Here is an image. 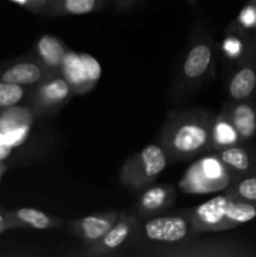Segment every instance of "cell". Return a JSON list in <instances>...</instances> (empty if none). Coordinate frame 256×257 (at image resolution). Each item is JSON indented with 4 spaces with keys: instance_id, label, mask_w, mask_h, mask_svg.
I'll list each match as a JSON object with an SVG mask.
<instances>
[{
    "instance_id": "cell-7",
    "label": "cell",
    "mask_w": 256,
    "mask_h": 257,
    "mask_svg": "<svg viewBox=\"0 0 256 257\" xmlns=\"http://www.w3.org/2000/svg\"><path fill=\"white\" fill-rule=\"evenodd\" d=\"M230 201L231 198L222 193L190 210L192 232L197 235V233L218 232V231L233 228L228 216Z\"/></svg>"
},
{
    "instance_id": "cell-6",
    "label": "cell",
    "mask_w": 256,
    "mask_h": 257,
    "mask_svg": "<svg viewBox=\"0 0 256 257\" xmlns=\"http://www.w3.org/2000/svg\"><path fill=\"white\" fill-rule=\"evenodd\" d=\"M73 95L72 88L65 78L60 73H52L37 84L30 108L35 114H54L69 102Z\"/></svg>"
},
{
    "instance_id": "cell-27",
    "label": "cell",
    "mask_w": 256,
    "mask_h": 257,
    "mask_svg": "<svg viewBox=\"0 0 256 257\" xmlns=\"http://www.w3.org/2000/svg\"><path fill=\"white\" fill-rule=\"evenodd\" d=\"M12 2L17 3V4L22 5V7L28 8V9L33 10L35 13L44 14L49 0H12Z\"/></svg>"
},
{
    "instance_id": "cell-21",
    "label": "cell",
    "mask_w": 256,
    "mask_h": 257,
    "mask_svg": "<svg viewBox=\"0 0 256 257\" xmlns=\"http://www.w3.org/2000/svg\"><path fill=\"white\" fill-rule=\"evenodd\" d=\"M227 34L221 40V54L231 62H245L250 58V45H247L245 38L240 34V30L227 29Z\"/></svg>"
},
{
    "instance_id": "cell-17",
    "label": "cell",
    "mask_w": 256,
    "mask_h": 257,
    "mask_svg": "<svg viewBox=\"0 0 256 257\" xmlns=\"http://www.w3.org/2000/svg\"><path fill=\"white\" fill-rule=\"evenodd\" d=\"M52 73L48 72L38 60L20 62L8 68L2 75L3 82L19 85H34L42 82Z\"/></svg>"
},
{
    "instance_id": "cell-19",
    "label": "cell",
    "mask_w": 256,
    "mask_h": 257,
    "mask_svg": "<svg viewBox=\"0 0 256 257\" xmlns=\"http://www.w3.org/2000/svg\"><path fill=\"white\" fill-rule=\"evenodd\" d=\"M241 138L232 122L228 119L226 113L221 110L220 114L215 115L211 127V146L212 150L221 151L232 146L240 145Z\"/></svg>"
},
{
    "instance_id": "cell-9",
    "label": "cell",
    "mask_w": 256,
    "mask_h": 257,
    "mask_svg": "<svg viewBox=\"0 0 256 257\" xmlns=\"http://www.w3.org/2000/svg\"><path fill=\"white\" fill-rule=\"evenodd\" d=\"M140 221L137 216L127 212H120L117 222L110 230L93 245L83 247V255L85 256H108L117 252L123 246L128 245L130 241L136 238Z\"/></svg>"
},
{
    "instance_id": "cell-23",
    "label": "cell",
    "mask_w": 256,
    "mask_h": 257,
    "mask_svg": "<svg viewBox=\"0 0 256 257\" xmlns=\"http://www.w3.org/2000/svg\"><path fill=\"white\" fill-rule=\"evenodd\" d=\"M223 193L233 200L246 201L256 205V173L240 177L226 188Z\"/></svg>"
},
{
    "instance_id": "cell-3",
    "label": "cell",
    "mask_w": 256,
    "mask_h": 257,
    "mask_svg": "<svg viewBox=\"0 0 256 257\" xmlns=\"http://www.w3.org/2000/svg\"><path fill=\"white\" fill-rule=\"evenodd\" d=\"M238 180L218 155L196 160L181 177L178 188L187 195H208L225 191Z\"/></svg>"
},
{
    "instance_id": "cell-13",
    "label": "cell",
    "mask_w": 256,
    "mask_h": 257,
    "mask_svg": "<svg viewBox=\"0 0 256 257\" xmlns=\"http://www.w3.org/2000/svg\"><path fill=\"white\" fill-rule=\"evenodd\" d=\"M256 90V65L251 58L240 63V67L231 75L227 93L231 100H247Z\"/></svg>"
},
{
    "instance_id": "cell-11",
    "label": "cell",
    "mask_w": 256,
    "mask_h": 257,
    "mask_svg": "<svg viewBox=\"0 0 256 257\" xmlns=\"http://www.w3.org/2000/svg\"><path fill=\"white\" fill-rule=\"evenodd\" d=\"M141 192L136 202V211L141 218H150L166 212L176 200V188L172 185H150Z\"/></svg>"
},
{
    "instance_id": "cell-5",
    "label": "cell",
    "mask_w": 256,
    "mask_h": 257,
    "mask_svg": "<svg viewBox=\"0 0 256 257\" xmlns=\"http://www.w3.org/2000/svg\"><path fill=\"white\" fill-rule=\"evenodd\" d=\"M168 162L165 150L158 143L148 145L125 161L119 171V180L124 187L141 192L152 185Z\"/></svg>"
},
{
    "instance_id": "cell-24",
    "label": "cell",
    "mask_w": 256,
    "mask_h": 257,
    "mask_svg": "<svg viewBox=\"0 0 256 257\" xmlns=\"http://www.w3.org/2000/svg\"><path fill=\"white\" fill-rule=\"evenodd\" d=\"M25 90L23 85L14 83L0 82V108H8L17 105L23 100Z\"/></svg>"
},
{
    "instance_id": "cell-15",
    "label": "cell",
    "mask_w": 256,
    "mask_h": 257,
    "mask_svg": "<svg viewBox=\"0 0 256 257\" xmlns=\"http://www.w3.org/2000/svg\"><path fill=\"white\" fill-rule=\"evenodd\" d=\"M60 74L69 83L74 95L84 94L93 88L89 79H88L87 69H85L82 57H80V54H77L72 50H68L64 59H63Z\"/></svg>"
},
{
    "instance_id": "cell-32",
    "label": "cell",
    "mask_w": 256,
    "mask_h": 257,
    "mask_svg": "<svg viewBox=\"0 0 256 257\" xmlns=\"http://www.w3.org/2000/svg\"><path fill=\"white\" fill-rule=\"evenodd\" d=\"M255 53H256V39H255Z\"/></svg>"
},
{
    "instance_id": "cell-1",
    "label": "cell",
    "mask_w": 256,
    "mask_h": 257,
    "mask_svg": "<svg viewBox=\"0 0 256 257\" xmlns=\"http://www.w3.org/2000/svg\"><path fill=\"white\" fill-rule=\"evenodd\" d=\"M215 115L206 109L172 110L158 136V145L171 162L188 161L212 150L211 127Z\"/></svg>"
},
{
    "instance_id": "cell-12",
    "label": "cell",
    "mask_w": 256,
    "mask_h": 257,
    "mask_svg": "<svg viewBox=\"0 0 256 257\" xmlns=\"http://www.w3.org/2000/svg\"><path fill=\"white\" fill-rule=\"evenodd\" d=\"M223 112L237 131L241 142H248L256 137V107L247 100H232L226 103Z\"/></svg>"
},
{
    "instance_id": "cell-18",
    "label": "cell",
    "mask_w": 256,
    "mask_h": 257,
    "mask_svg": "<svg viewBox=\"0 0 256 257\" xmlns=\"http://www.w3.org/2000/svg\"><path fill=\"white\" fill-rule=\"evenodd\" d=\"M104 0H49L44 14L47 17L85 15L99 10Z\"/></svg>"
},
{
    "instance_id": "cell-14",
    "label": "cell",
    "mask_w": 256,
    "mask_h": 257,
    "mask_svg": "<svg viewBox=\"0 0 256 257\" xmlns=\"http://www.w3.org/2000/svg\"><path fill=\"white\" fill-rule=\"evenodd\" d=\"M38 62L49 73H60L63 59L68 49L62 40L50 34H44L37 40L35 44Z\"/></svg>"
},
{
    "instance_id": "cell-30",
    "label": "cell",
    "mask_w": 256,
    "mask_h": 257,
    "mask_svg": "<svg viewBox=\"0 0 256 257\" xmlns=\"http://www.w3.org/2000/svg\"><path fill=\"white\" fill-rule=\"evenodd\" d=\"M5 227H7V223H5L4 218H3L2 216H0V233H2L3 231L5 230Z\"/></svg>"
},
{
    "instance_id": "cell-28",
    "label": "cell",
    "mask_w": 256,
    "mask_h": 257,
    "mask_svg": "<svg viewBox=\"0 0 256 257\" xmlns=\"http://www.w3.org/2000/svg\"><path fill=\"white\" fill-rule=\"evenodd\" d=\"M136 2H137V0H113V3H114L115 8H117L118 10L128 9V8L132 7Z\"/></svg>"
},
{
    "instance_id": "cell-29",
    "label": "cell",
    "mask_w": 256,
    "mask_h": 257,
    "mask_svg": "<svg viewBox=\"0 0 256 257\" xmlns=\"http://www.w3.org/2000/svg\"><path fill=\"white\" fill-rule=\"evenodd\" d=\"M13 148L9 147V146L7 145H0V162L2 161H4L5 158H8L10 156V153H12Z\"/></svg>"
},
{
    "instance_id": "cell-8",
    "label": "cell",
    "mask_w": 256,
    "mask_h": 257,
    "mask_svg": "<svg viewBox=\"0 0 256 257\" xmlns=\"http://www.w3.org/2000/svg\"><path fill=\"white\" fill-rule=\"evenodd\" d=\"M155 255L163 256H251L256 255L255 251H250L246 246L235 242L223 241H195L192 237L176 243L165 246L161 251H156Z\"/></svg>"
},
{
    "instance_id": "cell-10",
    "label": "cell",
    "mask_w": 256,
    "mask_h": 257,
    "mask_svg": "<svg viewBox=\"0 0 256 257\" xmlns=\"http://www.w3.org/2000/svg\"><path fill=\"white\" fill-rule=\"evenodd\" d=\"M119 216L120 212H115V211L85 216V217L68 222L67 231L79 238L83 242V246L87 247L99 241L117 222Z\"/></svg>"
},
{
    "instance_id": "cell-26",
    "label": "cell",
    "mask_w": 256,
    "mask_h": 257,
    "mask_svg": "<svg viewBox=\"0 0 256 257\" xmlns=\"http://www.w3.org/2000/svg\"><path fill=\"white\" fill-rule=\"evenodd\" d=\"M82 57L83 63L85 65V69H87V74H88V79H89L90 84L94 87L97 84V82L99 80L100 78V65L92 55L89 54H80Z\"/></svg>"
},
{
    "instance_id": "cell-33",
    "label": "cell",
    "mask_w": 256,
    "mask_h": 257,
    "mask_svg": "<svg viewBox=\"0 0 256 257\" xmlns=\"http://www.w3.org/2000/svg\"><path fill=\"white\" fill-rule=\"evenodd\" d=\"M2 172H3V171H2V170H0V177H2Z\"/></svg>"
},
{
    "instance_id": "cell-4",
    "label": "cell",
    "mask_w": 256,
    "mask_h": 257,
    "mask_svg": "<svg viewBox=\"0 0 256 257\" xmlns=\"http://www.w3.org/2000/svg\"><path fill=\"white\" fill-rule=\"evenodd\" d=\"M193 236L190 210H182L170 215L145 218V222L140 223L136 238L140 237L151 246L165 247L182 242Z\"/></svg>"
},
{
    "instance_id": "cell-22",
    "label": "cell",
    "mask_w": 256,
    "mask_h": 257,
    "mask_svg": "<svg viewBox=\"0 0 256 257\" xmlns=\"http://www.w3.org/2000/svg\"><path fill=\"white\" fill-rule=\"evenodd\" d=\"M35 113L29 107H8L0 115V132L7 133L20 128H32Z\"/></svg>"
},
{
    "instance_id": "cell-20",
    "label": "cell",
    "mask_w": 256,
    "mask_h": 257,
    "mask_svg": "<svg viewBox=\"0 0 256 257\" xmlns=\"http://www.w3.org/2000/svg\"><path fill=\"white\" fill-rule=\"evenodd\" d=\"M13 218L24 227L35 228V230H54V228H60L65 225L64 221L60 218L30 207L17 210Z\"/></svg>"
},
{
    "instance_id": "cell-31",
    "label": "cell",
    "mask_w": 256,
    "mask_h": 257,
    "mask_svg": "<svg viewBox=\"0 0 256 257\" xmlns=\"http://www.w3.org/2000/svg\"><path fill=\"white\" fill-rule=\"evenodd\" d=\"M186 2H187L190 5H192V7H195L196 3H197V0H186Z\"/></svg>"
},
{
    "instance_id": "cell-2",
    "label": "cell",
    "mask_w": 256,
    "mask_h": 257,
    "mask_svg": "<svg viewBox=\"0 0 256 257\" xmlns=\"http://www.w3.org/2000/svg\"><path fill=\"white\" fill-rule=\"evenodd\" d=\"M216 50L212 34L205 24L195 25L190 45L178 63L170 97L181 100L215 77Z\"/></svg>"
},
{
    "instance_id": "cell-16",
    "label": "cell",
    "mask_w": 256,
    "mask_h": 257,
    "mask_svg": "<svg viewBox=\"0 0 256 257\" xmlns=\"http://www.w3.org/2000/svg\"><path fill=\"white\" fill-rule=\"evenodd\" d=\"M217 155L237 178L256 173V155L242 143L218 151Z\"/></svg>"
},
{
    "instance_id": "cell-34",
    "label": "cell",
    "mask_w": 256,
    "mask_h": 257,
    "mask_svg": "<svg viewBox=\"0 0 256 257\" xmlns=\"http://www.w3.org/2000/svg\"><path fill=\"white\" fill-rule=\"evenodd\" d=\"M255 30H256V27H255Z\"/></svg>"
},
{
    "instance_id": "cell-25",
    "label": "cell",
    "mask_w": 256,
    "mask_h": 257,
    "mask_svg": "<svg viewBox=\"0 0 256 257\" xmlns=\"http://www.w3.org/2000/svg\"><path fill=\"white\" fill-rule=\"evenodd\" d=\"M256 27V0H250L238 13L235 22L228 29H236L240 32L255 29Z\"/></svg>"
}]
</instances>
